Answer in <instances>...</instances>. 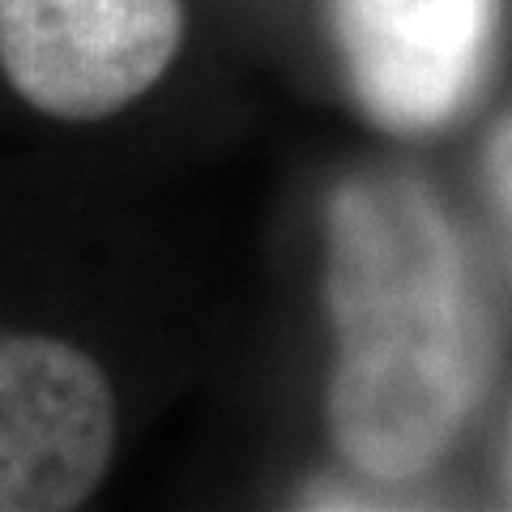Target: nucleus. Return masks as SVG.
<instances>
[{
  "mask_svg": "<svg viewBox=\"0 0 512 512\" xmlns=\"http://www.w3.org/2000/svg\"><path fill=\"white\" fill-rule=\"evenodd\" d=\"M329 312L333 444L380 483L427 474L483 384V325L457 239L419 184L367 175L333 197Z\"/></svg>",
  "mask_w": 512,
  "mask_h": 512,
  "instance_id": "nucleus-1",
  "label": "nucleus"
},
{
  "mask_svg": "<svg viewBox=\"0 0 512 512\" xmlns=\"http://www.w3.org/2000/svg\"><path fill=\"white\" fill-rule=\"evenodd\" d=\"M180 43V0H0V69L60 120H103L141 99Z\"/></svg>",
  "mask_w": 512,
  "mask_h": 512,
  "instance_id": "nucleus-2",
  "label": "nucleus"
},
{
  "mask_svg": "<svg viewBox=\"0 0 512 512\" xmlns=\"http://www.w3.org/2000/svg\"><path fill=\"white\" fill-rule=\"evenodd\" d=\"M116 393L69 342L0 333V512H64L99 491Z\"/></svg>",
  "mask_w": 512,
  "mask_h": 512,
  "instance_id": "nucleus-3",
  "label": "nucleus"
},
{
  "mask_svg": "<svg viewBox=\"0 0 512 512\" xmlns=\"http://www.w3.org/2000/svg\"><path fill=\"white\" fill-rule=\"evenodd\" d=\"M333 30L367 116L423 133L453 120L474 94L495 0H333Z\"/></svg>",
  "mask_w": 512,
  "mask_h": 512,
  "instance_id": "nucleus-4",
  "label": "nucleus"
},
{
  "mask_svg": "<svg viewBox=\"0 0 512 512\" xmlns=\"http://www.w3.org/2000/svg\"><path fill=\"white\" fill-rule=\"evenodd\" d=\"M491 180H495V192H500V201L512 214V124L495 137V146H491Z\"/></svg>",
  "mask_w": 512,
  "mask_h": 512,
  "instance_id": "nucleus-5",
  "label": "nucleus"
}]
</instances>
